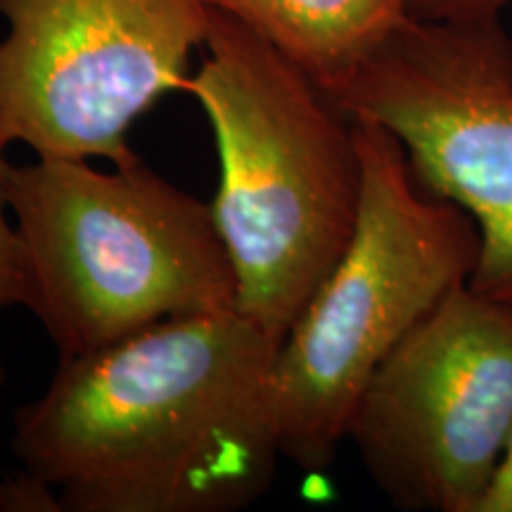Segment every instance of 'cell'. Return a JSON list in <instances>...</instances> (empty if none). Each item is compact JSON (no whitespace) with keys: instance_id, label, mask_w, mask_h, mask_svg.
I'll list each match as a JSON object with an SVG mask.
<instances>
[{"instance_id":"7","label":"cell","mask_w":512,"mask_h":512,"mask_svg":"<svg viewBox=\"0 0 512 512\" xmlns=\"http://www.w3.org/2000/svg\"><path fill=\"white\" fill-rule=\"evenodd\" d=\"M512 427V306L453 287L382 363L349 439L396 508L477 512Z\"/></svg>"},{"instance_id":"10","label":"cell","mask_w":512,"mask_h":512,"mask_svg":"<svg viewBox=\"0 0 512 512\" xmlns=\"http://www.w3.org/2000/svg\"><path fill=\"white\" fill-rule=\"evenodd\" d=\"M0 512H64L55 486L34 472L19 470L0 479Z\"/></svg>"},{"instance_id":"12","label":"cell","mask_w":512,"mask_h":512,"mask_svg":"<svg viewBox=\"0 0 512 512\" xmlns=\"http://www.w3.org/2000/svg\"><path fill=\"white\" fill-rule=\"evenodd\" d=\"M477 512H512V427L508 441H505L501 463L496 467V475L491 479Z\"/></svg>"},{"instance_id":"11","label":"cell","mask_w":512,"mask_h":512,"mask_svg":"<svg viewBox=\"0 0 512 512\" xmlns=\"http://www.w3.org/2000/svg\"><path fill=\"white\" fill-rule=\"evenodd\" d=\"M512 0H408V15L418 19L501 17Z\"/></svg>"},{"instance_id":"2","label":"cell","mask_w":512,"mask_h":512,"mask_svg":"<svg viewBox=\"0 0 512 512\" xmlns=\"http://www.w3.org/2000/svg\"><path fill=\"white\" fill-rule=\"evenodd\" d=\"M188 93L219 155L211 202L238 311L280 342L347 249L361 207L354 121L245 24L211 8Z\"/></svg>"},{"instance_id":"9","label":"cell","mask_w":512,"mask_h":512,"mask_svg":"<svg viewBox=\"0 0 512 512\" xmlns=\"http://www.w3.org/2000/svg\"><path fill=\"white\" fill-rule=\"evenodd\" d=\"M8 140L0 136V309L27 306L29 278L24 264V249L15 221H10L8 204V176L12 164L5 157Z\"/></svg>"},{"instance_id":"13","label":"cell","mask_w":512,"mask_h":512,"mask_svg":"<svg viewBox=\"0 0 512 512\" xmlns=\"http://www.w3.org/2000/svg\"><path fill=\"white\" fill-rule=\"evenodd\" d=\"M3 382H5V370L0 366V387H3Z\"/></svg>"},{"instance_id":"1","label":"cell","mask_w":512,"mask_h":512,"mask_svg":"<svg viewBox=\"0 0 512 512\" xmlns=\"http://www.w3.org/2000/svg\"><path fill=\"white\" fill-rule=\"evenodd\" d=\"M278 339L238 309L60 358L12 453L64 512H238L273 484Z\"/></svg>"},{"instance_id":"3","label":"cell","mask_w":512,"mask_h":512,"mask_svg":"<svg viewBox=\"0 0 512 512\" xmlns=\"http://www.w3.org/2000/svg\"><path fill=\"white\" fill-rule=\"evenodd\" d=\"M8 204L27 264V309L60 358L174 318L238 309V280L211 204L143 159L12 164Z\"/></svg>"},{"instance_id":"4","label":"cell","mask_w":512,"mask_h":512,"mask_svg":"<svg viewBox=\"0 0 512 512\" xmlns=\"http://www.w3.org/2000/svg\"><path fill=\"white\" fill-rule=\"evenodd\" d=\"M354 136L363 174L354 235L273 363L280 453L306 472L335 460L387 356L453 287L470 283L479 259L475 219L420 190L387 128L354 121Z\"/></svg>"},{"instance_id":"6","label":"cell","mask_w":512,"mask_h":512,"mask_svg":"<svg viewBox=\"0 0 512 512\" xmlns=\"http://www.w3.org/2000/svg\"><path fill=\"white\" fill-rule=\"evenodd\" d=\"M0 136L36 157L138 162L128 131L190 86L209 0H0Z\"/></svg>"},{"instance_id":"5","label":"cell","mask_w":512,"mask_h":512,"mask_svg":"<svg viewBox=\"0 0 512 512\" xmlns=\"http://www.w3.org/2000/svg\"><path fill=\"white\" fill-rule=\"evenodd\" d=\"M323 93L351 121L387 128L420 190L475 219L470 287L512 306V38L501 17L408 15Z\"/></svg>"},{"instance_id":"8","label":"cell","mask_w":512,"mask_h":512,"mask_svg":"<svg viewBox=\"0 0 512 512\" xmlns=\"http://www.w3.org/2000/svg\"><path fill=\"white\" fill-rule=\"evenodd\" d=\"M330 91L408 17V0H209Z\"/></svg>"}]
</instances>
